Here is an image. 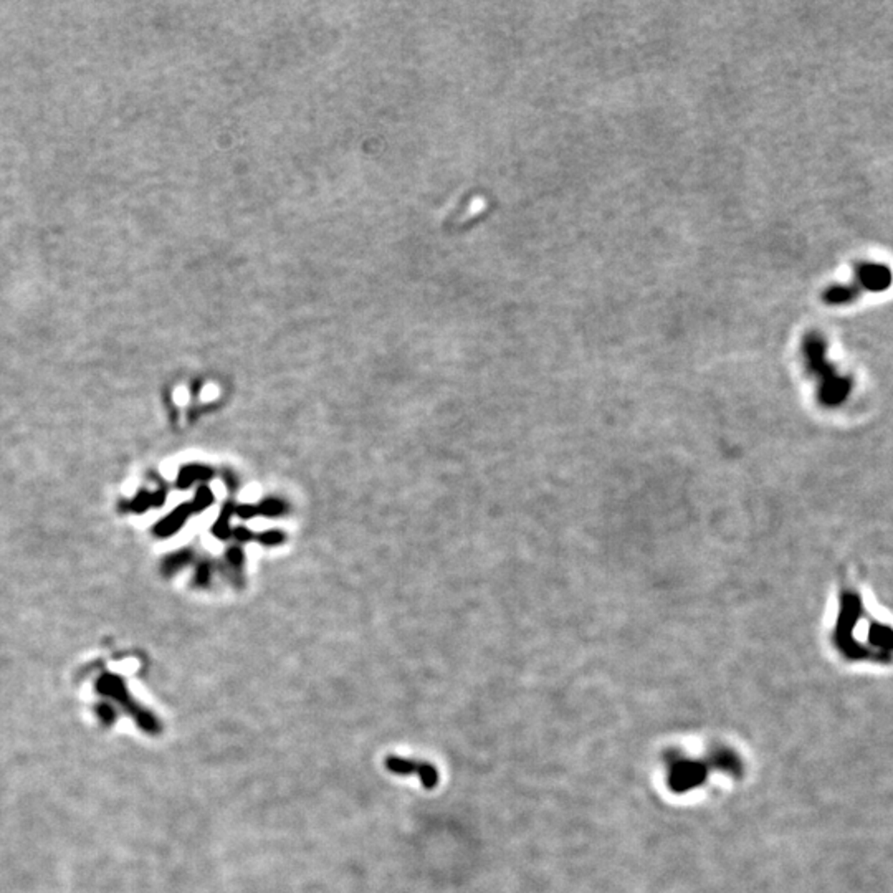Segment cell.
I'll return each instance as SVG.
<instances>
[{"instance_id":"1","label":"cell","mask_w":893,"mask_h":893,"mask_svg":"<svg viewBox=\"0 0 893 893\" xmlns=\"http://www.w3.org/2000/svg\"><path fill=\"white\" fill-rule=\"evenodd\" d=\"M832 642L844 655H854L859 645L879 647L882 654L893 652V622L874 607L859 584L850 579L837 592Z\"/></svg>"},{"instance_id":"2","label":"cell","mask_w":893,"mask_h":893,"mask_svg":"<svg viewBox=\"0 0 893 893\" xmlns=\"http://www.w3.org/2000/svg\"><path fill=\"white\" fill-rule=\"evenodd\" d=\"M805 369L818 381V400L824 407H839L849 399L854 381L850 376H840L827 359V343L819 333H809L803 341Z\"/></svg>"},{"instance_id":"3","label":"cell","mask_w":893,"mask_h":893,"mask_svg":"<svg viewBox=\"0 0 893 893\" xmlns=\"http://www.w3.org/2000/svg\"><path fill=\"white\" fill-rule=\"evenodd\" d=\"M893 281V273L889 266L884 263H870V261H862L855 265L854 283L845 285H834L829 286L822 293V300L827 305H849L855 301L862 293L872 291V293H880V291L889 290Z\"/></svg>"},{"instance_id":"4","label":"cell","mask_w":893,"mask_h":893,"mask_svg":"<svg viewBox=\"0 0 893 893\" xmlns=\"http://www.w3.org/2000/svg\"><path fill=\"white\" fill-rule=\"evenodd\" d=\"M710 764L698 763L694 759L672 756L669 761V784L672 791L685 793L705 783Z\"/></svg>"},{"instance_id":"5","label":"cell","mask_w":893,"mask_h":893,"mask_svg":"<svg viewBox=\"0 0 893 893\" xmlns=\"http://www.w3.org/2000/svg\"><path fill=\"white\" fill-rule=\"evenodd\" d=\"M386 768L391 773L399 774V776L415 774V776H419L420 783H422L425 789H434L439 784V771L429 763L414 761V759H404L397 756H387Z\"/></svg>"}]
</instances>
